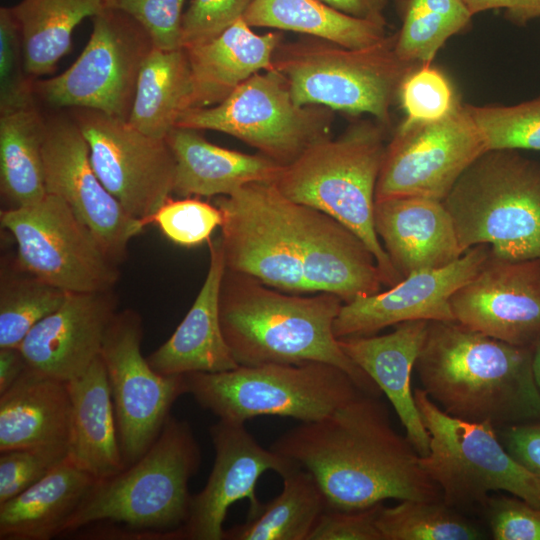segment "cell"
<instances>
[{
    "instance_id": "6da1fadb",
    "label": "cell",
    "mask_w": 540,
    "mask_h": 540,
    "mask_svg": "<svg viewBox=\"0 0 540 540\" xmlns=\"http://www.w3.org/2000/svg\"><path fill=\"white\" fill-rule=\"evenodd\" d=\"M270 448L312 474L329 508L442 500L413 445L393 428L380 396L362 392L322 419L301 422Z\"/></svg>"
},
{
    "instance_id": "7a4b0ae2",
    "label": "cell",
    "mask_w": 540,
    "mask_h": 540,
    "mask_svg": "<svg viewBox=\"0 0 540 540\" xmlns=\"http://www.w3.org/2000/svg\"><path fill=\"white\" fill-rule=\"evenodd\" d=\"M534 350L456 320L429 321L415 368L423 389L446 413L502 428L540 419Z\"/></svg>"
},
{
    "instance_id": "3957f363",
    "label": "cell",
    "mask_w": 540,
    "mask_h": 540,
    "mask_svg": "<svg viewBox=\"0 0 540 540\" xmlns=\"http://www.w3.org/2000/svg\"><path fill=\"white\" fill-rule=\"evenodd\" d=\"M342 305L333 293L285 292L228 269L219 294L222 333L239 365L328 363L348 373L362 391L381 396L377 384L343 352L334 335Z\"/></svg>"
},
{
    "instance_id": "277c9868",
    "label": "cell",
    "mask_w": 540,
    "mask_h": 540,
    "mask_svg": "<svg viewBox=\"0 0 540 540\" xmlns=\"http://www.w3.org/2000/svg\"><path fill=\"white\" fill-rule=\"evenodd\" d=\"M201 452L191 426L172 415L136 462L97 481L67 522L62 535L81 532L89 539L176 540L188 519V483Z\"/></svg>"
},
{
    "instance_id": "5b68a950",
    "label": "cell",
    "mask_w": 540,
    "mask_h": 540,
    "mask_svg": "<svg viewBox=\"0 0 540 540\" xmlns=\"http://www.w3.org/2000/svg\"><path fill=\"white\" fill-rule=\"evenodd\" d=\"M386 129L374 119L359 120L338 137L310 145L272 183L288 199L332 216L360 237L384 286L391 287L403 278L377 236L373 217Z\"/></svg>"
},
{
    "instance_id": "8992f818",
    "label": "cell",
    "mask_w": 540,
    "mask_h": 540,
    "mask_svg": "<svg viewBox=\"0 0 540 540\" xmlns=\"http://www.w3.org/2000/svg\"><path fill=\"white\" fill-rule=\"evenodd\" d=\"M464 252L486 244L505 260L540 258V164L519 150H488L443 200Z\"/></svg>"
},
{
    "instance_id": "52a82bcc",
    "label": "cell",
    "mask_w": 540,
    "mask_h": 540,
    "mask_svg": "<svg viewBox=\"0 0 540 540\" xmlns=\"http://www.w3.org/2000/svg\"><path fill=\"white\" fill-rule=\"evenodd\" d=\"M395 40L393 34L368 47L347 48L304 36L281 42L273 65L297 104L368 114L388 128L403 79L420 65L403 61L395 51Z\"/></svg>"
},
{
    "instance_id": "ba28073f",
    "label": "cell",
    "mask_w": 540,
    "mask_h": 540,
    "mask_svg": "<svg viewBox=\"0 0 540 540\" xmlns=\"http://www.w3.org/2000/svg\"><path fill=\"white\" fill-rule=\"evenodd\" d=\"M185 376L200 407L238 424L259 416L316 421L364 392L344 370L323 362L239 365Z\"/></svg>"
},
{
    "instance_id": "9c48e42d",
    "label": "cell",
    "mask_w": 540,
    "mask_h": 540,
    "mask_svg": "<svg viewBox=\"0 0 540 540\" xmlns=\"http://www.w3.org/2000/svg\"><path fill=\"white\" fill-rule=\"evenodd\" d=\"M413 393L429 434V453L419 462L446 505L483 512L492 492L505 491L540 508V480L509 454L496 427L449 415L424 389Z\"/></svg>"
},
{
    "instance_id": "30bf717a",
    "label": "cell",
    "mask_w": 540,
    "mask_h": 540,
    "mask_svg": "<svg viewBox=\"0 0 540 540\" xmlns=\"http://www.w3.org/2000/svg\"><path fill=\"white\" fill-rule=\"evenodd\" d=\"M334 111L299 105L275 70L256 73L218 104L191 108L177 126L231 135L281 166L330 136Z\"/></svg>"
},
{
    "instance_id": "8fae6325",
    "label": "cell",
    "mask_w": 540,
    "mask_h": 540,
    "mask_svg": "<svg viewBox=\"0 0 540 540\" xmlns=\"http://www.w3.org/2000/svg\"><path fill=\"white\" fill-rule=\"evenodd\" d=\"M1 228L16 242L17 264L68 293L113 290L120 273L89 228L60 197L0 212Z\"/></svg>"
},
{
    "instance_id": "7c38bea8",
    "label": "cell",
    "mask_w": 540,
    "mask_h": 540,
    "mask_svg": "<svg viewBox=\"0 0 540 540\" xmlns=\"http://www.w3.org/2000/svg\"><path fill=\"white\" fill-rule=\"evenodd\" d=\"M92 19L90 38L63 73L34 82L35 97L55 109H91L128 121L142 64L154 47L129 15L106 9Z\"/></svg>"
},
{
    "instance_id": "4fadbf2b",
    "label": "cell",
    "mask_w": 540,
    "mask_h": 540,
    "mask_svg": "<svg viewBox=\"0 0 540 540\" xmlns=\"http://www.w3.org/2000/svg\"><path fill=\"white\" fill-rule=\"evenodd\" d=\"M486 151L483 135L461 101L437 121L403 120L386 145L375 201L410 196L443 201Z\"/></svg>"
},
{
    "instance_id": "5bb4252c",
    "label": "cell",
    "mask_w": 540,
    "mask_h": 540,
    "mask_svg": "<svg viewBox=\"0 0 540 540\" xmlns=\"http://www.w3.org/2000/svg\"><path fill=\"white\" fill-rule=\"evenodd\" d=\"M143 324L132 309L118 311L100 356L110 385L125 466L142 457L159 436L175 401L188 393L185 375H164L142 355Z\"/></svg>"
},
{
    "instance_id": "9a60e30c",
    "label": "cell",
    "mask_w": 540,
    "mask_h": 540,
    "mask_svg": "<svg viewBox=\"0 0 540 540\" xmlns=\"http://www.w3.org/2000/svg\"><path fill=\"white\" fill-rule=\"evenodd\" d=\"M285 203L272 182L250 183L216 197L214 204L223 217L220 236L226 269L281 291L309 293Z\"/></svg>"
},
{
    "instance_id": "2e32d148",
    "label": "cell",
    "mask_w": 540,
    "mask_h": 540,
    "mask_svg": "<svg viewBox=\"0 0 540 540\" xmlns=\"http://www.w3.org/2000/svg\"><path fill=\"white\" fill-rule=\"evenodd\" d=\"M68 112L89 145L90 160L102 184L130 216L151 224L174 189L175 159L166 140L100 111L76 108Z\"/></svg>"
},
{
    "instance_id": "e0dca14e",
    "label": "cell",
    "mask_w": 540,
    "mask_h": 540,
    "mask_svg": "<svg viewBox=\"0 0 540 540\" xmlns=\"http://www.w3.org/2000/svg\"><path fill=\"white\" fill-rule=\"evenodd\" d=\"M43 162L47 193L62 198L106 255L117 265L123 263L130 241L146 225L130 216L102 184L89 145L69 112L46 117Z\"/></svg>"
},
{
    "instance_id": "ac0fdd59",
    "label": "cell",
    "mask_w": 540,
    "mask_h": 540,
    "mask_svg": "<svg viewBox=\"0 0 540 540\" xmlns=\"http://www.w3.org/2000/svg\"><path fill=\"white\" fill-rule=\"evenodd\" d=\"M209 434L215 460L205 487L192 495L189 516L176 540H223V523L229 507L248 499L247 519L259 514L263 503L256 484L268 470L284 475L296 466L285 456L262 447L244 424L218 420Z\"/></svg>"
},
{
    "instance_id": "d6986e66",
    "label": "cell",
    "mask_w": 540,
    "mask_h": 540,
    "mask_svg": "<svg viewBox=\"0 0 540 540\" xmlns=\"http://www.w3.org/2000/svg\"><path fill=\"white\" fill-rule=\"evenodd\" d=\"M455 320L511 345H540V258L492 255L450 299Z\"/></svg>"
},
{
    "instance_id": "ffe728a7",
    "label": "cell",
    "mask_w": 540,
    "mask_h": 540,
    "mask_svg": "<svg viewBox=\"0 0 540 540\" xmlns=\"http://www.w3.org/2000/svg\"><path fill=\"white\" fill-rule=\"evenodd\" d=\"M490 256V246L480 244L447 266L412 273L386 291L343 303L333 323L335 337L370 336L412 320H455L452 295L480 271Z\"/></svg>"
},
{
    "instance_id": "44dd1931",
    "label": "cell",
    "mask_w": 540,
    "mask_h": 540,
    "mask_svg": "<svg viewBox=\"0 0 540 540\" xmlns=\"http://www.w3.org/2000/svg\"><path fill=\"white\" fill-rule=\"evenodd\" d=\"M285 208L309 293L329 292L349 303L381 291L380 269L360 237L332 216L287 197Z\"/></svg>"
},
{
    "instance_id": "7402d4cb",
    "label": "cell",
    "mask_w": 540,
    "mask_h": 540,
    "mask_svg": "<svg viewBox=\"0 0 540 540\" xmlns=\"http://www.w3.org/2000/svg\"><path fill=\"white\" fill-rule=\"evenodd\" d=\"M117 307L114 289L68 293L62 305L37 323L19 346L28 367L66 382L82 374L100 356Z\"/></svg>"
},
{
    "instance_id": "603a6c76",
    "label": "cell",
    "mask_w": 540,
    "mask_h": 540,
    "mask_svg": "<svg viewBox=\"0 0 540 540\" xmlns=\"http://www.w3.org/2000/svg\"><path fill=\"white\" fill-rule=\"evenodd\" d=\"M374 228L402 278L458 260L461 248L443 201L395 197L375 201Z\"/></svg>"
},
{
    "instance_id": "cb8c5ba5",
    "label": "cell",
    "mask_w": 540,
    "mask_h": 540,
    "mask_svg": "<svg viewBox=\"0 0 540 540\" xmlns=\"http://www.w3.org/2000/svg\"><path fill=\"white\" fill-rule=\"evenodd\" d=\"M207 243L209 267L197 297L170 338L147 357L161 374L214 373L239 366L220 324L219 294L226 269L221 236Z\"/></svg>"
},
{
    "instance_id": "d4e9b609",
    "label": "cell",
    "mask_w": 540,
    "mask_h": 540,
    "mask_svg": "<svg viewBox=\"0 0 540 540\" xmlns=\"http://www.w3.org/2000/svg\"><path fill=\"white\" fill-rule=\"evenodd\" d=\"M429 321L412 320L395 325L381 336L338 339L343 352L361 368L391 402L419 456L429 453V434L411 390V372L423 346Z\"/></svg>"
},
{
    "instance_id": "484cf974",
    "label": "cell",
    "mask_w": 540,
    "mask_h": 540,
    "mask_svg": "<svg viewBox=\"0 0 540 540\" xmlns=\"http://www.w3.org/2000/svg\"><path fill=\"white\" fill-rule=\"evenodd\" d=\"M175 159L173 194L218 197L256 182H274L284 166L257 153L231 150L208 141L200 131L174 127L165 137Z\"/></svg>"
},
{
    "instance_id": "4316f807",
    "label": "cell",
    "mask_w": 540,
    "mask_h": 540,
    "mask_svg": "<svg viewBox=\"0 0 540 540\" xmlns=\"http://www.w3.org/2000/svg\"><path fill=\"white\" fill-rule=\"evenodd\" d=\"M279 31L258 34L243 18L218 35L187 47L194 83V108L220 103L247 79L274 69Z\"/></svg>"
},
{
    "instance_id": "83f0119b",
    "label": "cell",
    "mask_w": 540,
    "mask_h": 540,
    "mask_svg": "<svg viewBox=\"0 0 540 540\" xmlns=\"http://www.w3.org/2000/svg\"><path fill=\"white\" fill-rule=\"evenodd\" d=\"M67 385L71 399L69 457L98 481L119 473L126 466L101 356Z\"/></svg>"
},
{
    "instance_id": "f1b7e54d",
    "label": "cell",
    "mask_w": 540,
    "mask_h": 540,
    "mask_svg": "<svg viewBox=\"0 0 540 540\" xmlns=\"http://www.w3.org/2000/svg\"><path fill=\"white\" fill-rule=\"evenodd\" d=\"M71 399L66 381L29 367L0 394V452L68 445Z\"/></svg>"
},
{
    "instance_id": "f546056e",
    "label": "cell",
    "mask_w": 540,
    "mask_h": 540,
    "mask_svg": "<svg viewBox=\"0 0 540 540\" xmlns=\"http://www.w3.org/2000/svg\"><path fill=\"white\" fill-rule=\"evenodd\" d=\"M97 481L68 455L40 481L0 503V540H49L62 535Z\"/></svg>"
},
{
    "instance_id": "4dcf8cb0",
    "label": "cell",
    "mask_w": 540,
    "mask_h": 540,
    "mask_svg": "<svg viewBox=\"0 0 540 540\" xmlns=\"http://www.w3.org/2000/svg\"><path fill=\"white\" fill-rule=\"evenodd\" d=\"M191 108L194 83L185 49L153 47L140 69L128 122L148 136L165 139Z\"/></svg>"
},
{
    "instance_id": "1f68e13d",
    "label": "cell",
    "mask_w": 540,
    "mask_h": 540,
    "mask_svg": "<svg viewBox=\"0 0 540 540\" xmlns=\"http://www.w3.org/2000/svg\"><path fill=\"white\" fill-rule=\"evenodd\" d=\"M46 116L36 105L0 114V192L5 208H20L46 194L43 143Z\"/></svg>"
},
{
    "instance_id": "d6a6232c",
    "label": "cell",
    "mask_w": 540,
    "mask_h": 540,
    "mask_svg": "<svg viewBox=\"0 0 540 540\" xmlns=\"http://www.w3.org/2000/svg\"><path fill=\"white\" fill-rule=\"evenodd\" d=\"M32 78L51 73L71 49L74 29L107 8V0H22L10 7Z\"/></svg>"
},
{
    "instance_id": "836d02e7",
    "label": "cell",
    "mask_w": 540,
    "mask_h": 540,
    "mask_svg": "<svg viewBox=\"0 0 540 540\" xmlns=\"http://www.w3.org/2000/svg\"><path fill=\"white\" fill-rule=\"evenodd\" d=\"M253 27L292 31L347 48H363L382 41L386 24L343 14L320 0H253L243 16Z\"/></svg>"
},
{
    "instance_id": "e575fe53",
    "label": "cell",
    "mask_w": 540,
    "mask_h": 540,
    "mask_svg": "<svg viewBox=\"0 0 540 540\" xmlns=\"http://www.w3.org/2000/svg\"><path fill=\"white\" fill-rule=\"evenodd\" d=\"M281 493L245 523L225 530L223 540H308L327 502L307 470L295 466L281 476Z\"/></svg>"
},
{
    "instance_id": "d590c367",
    "label": "cell",
    "mask_w": 540,
    "mask_h": 540,
    "mask_svg": "<svg viewBox=\"0 0 540 540\" xmlns=\"http://www.w3.org/2000/svg\"><path fill=\"white\" fill-rule=\"evenodd\" d=\"M398 11L402 24L395 51L412 64H431L445 42L473 17L461 0H399Z\"/></svg>"
},
{
    "instance_id": "8d00e7d4",
    "label": "cell",
    "mask_w": 540,
    "mask_h": 540,
    "mask_svg": "<svg viewBox=\"0 0 540 540\" xmlns=\"http://www.w3.org/2000/svg\"><path fill=\"white\" fill-rule=\"evenodd\" d=\"M68 292L13 263H2L0 279V348L19 347L29 331L58 309Z\"/></svg>"
},
{
    "instance_id": "74e56055",
    "label": "cell",
    "mask_w": 540,
    "mask_h": 540,
    "mask_svg": "<svg viewBox=\"0 0 540 540\" xmlns=\"http://www.w3.org/2000/svg\"><path fill=\"white\" fill-rule=\"evenodd\" d=\"M377 527L383 540H478L481 529L462 512L443 500H402L393 507H380Z\"/></svg>"
},
{
    "instance_id": "f35d334b",
    "label": "cell",
    "mask_w": 540,
    "mask_h": 540,
    "mask_svg": "<svg viewBox=\"0 0 540 540\" xmlns=\"http://www.w3.org/2000/svg\"><path fill=\"white\" fill-rule=\"evenodd\" d=\"M465 105L488 150L540 151V97L515 105Z\"/></svg>"
},
{
    "instance_id": "ab89813d",
    "label": "cell",
    "mask_w": 540,
    "mask_h": 540,
    "mask_svg": "<svg viewBox=\"0 0 540 540\" xmlns=\"http://www.w3.org/2000/svg\"><path fill=\"white\" fill-rule=\"evenodd\" d=\"M397 98L408 122L440 120L460 102L448 77L432 63L413 68L403 79Z\"/></svg>"
},
{
    "instance_id": "60d3db41",
    "label": "cell",
    "mask_w": 540,
    "mask_h": 540,
    "mask_svg": "<svg viewBox=\"0 0 540 540\" xmlns=\"http://www.w3.org/2000/svg\"><path fill=\"white\" fill-rule=\"evenodd\" d=\"M34 82L26 71L18 23L10 7H1L0 114L36 105Z\"/></svg>"
},
{
    "instance_id": "b9f144b4",
    "label": "cell",
    "mask_w": 540,
    "mask_h": 540,
    "mask_svg": "<svg viewBox=\"0 0 540 540\" xmlns=\"http://www.w3.org/2000/svg\"><path fill=\"white\" fill-rule=\"evenodd\" d=\"M222 220L215 204L194 197H170L152 216L151 224L174 244L190 248L208 242Z\"/></svg>"
},
{
    "instance_id": "7bdbcfd3",
    "label": "cell",
    "mask_w": 540,
    "mask_h": 540,
    "mask_svg": "<svg viewBox=\"0 0 540 540\" xmlns=\"http://www.w3.org/2000/svg\"><path fill=\"white\" fill-rule=\"evenodd\" d=\"M68 456V445L14 449L0 455V503L25 491Z\"/></svg>"
},
{
    "instance_id": "ee69618b",
    "label": "cell",
    "mask_w": 540,
    "mask_h": 540,
    "mask_svg": "<svg viewBox=\"0 0 540 540\" xmlns=\"http://www.w3.org/2000/svg\"><path fill=\"white\" fill-rule=\"evenodd\" d=\"M185 0H107V8L133 18L150 36L154 47H182V18Z\"/></svg>"
},
{
    "instance_id": "f6af8a7d",
    "label": "cell",
    "mask_w": 540,
    "mask_h": 540,
    "mask_svg": "<svg viewBox=\"0 0 540 540\" xmlns=\"http://www.w3.org/2000/svg\"><path fill=\"white\" fill-rule=\"evenodd\" d=\"M496 540H540V508L512 495H490L483 510Z\"/></svg>"
},
{
    "instance_id": "bcb514c9",
    "label": "cell",
    "mask_w": 540,
    "mask_h": 540,
    "mask_svg": "<svg viewBox=\"0 0 540 540\" xmlns=\"http://www.w3.org/2000/svg\"><path fill=\"white\" fill-rule=\"evenodd\" d=\"M253 0H192L182 18V47L206 41L243 18Z\"/></svg>"
},
{
    "instance_id": "7dc6e473",
    "label": "cell",
    "mask_w": 540,
    "mask_h": 540,
    "mask_svg": "<svg viewBox=\"0 0 540 540\" xmlns=\"http://www.w3.org/2000/svg\"><path fill=\"white\" fill-rule=\"evenodd\" d=\"M381 505L360 510L326 507L308 540H383L376 524Z\"/></svg>"
},
{
    "instance_id": "c3c4849f",
    "label": "cell",
    "mask_w": 540,
    "mask_h": 540,
    "mask_svg": "<svg viewBox=\"0 0 540 540\" xmlns=\"http://www.w3.org/2000/svg\"><path fill=\"white\" fill-rule=\"evenodd\" d=\"M496 429L509 454L540 480V419Z\"/></svg>"
},
{
    "instance_id": "681fc988",
    "label": "cell",
    "mask_w": 540,
    "mask_h": 540,
    "mask_svg": "<svg viewBox=\"0 0 540 540\" xmlns=\"http://www.w3.org/2000/svg\"><path fill=\"white\" fill-rule=\"evenodd\" d=\"M469 12L477 13L491 9H503L506 17L518 26L540 18V0H461Z\"/></svg>"
},
{
    "instance_id": "f907efd6",
    "label": "cell",
    "mask_w": 540,
    "mask_h": 540,
    "mask_svg": "<svg viewBox=\"0 0 540 540\" xmlns=\"http://www.w3.org/2000/svg\"><path fill=\"white\" fill-rule=\"evenodd\" d=\"M335 10L358 18L386 24L384 10L388 0H320Z\"/></svg>"
},
{
    "instance_id": "816d5d0a",
    "label": "cell",
    "mask_w": 540,
    "mask_h": 540,
    "mask_svg": "<svg viewBox=\"0 0 540 540\" xmlns=\"http://www.w3.org/2000/svg\"><path fill=\"white\" fill-rule=\"evenodd\" d=\"M27 368V362L19 347L0 348V394L6 392Z\"/></svg>"
},
{
    "instance_id": "f5cc1de1",
    "label": "cell",
    "mask_w": 540,
    "mask_h": 540,
    "mask_svg": "<svg viewBox=\"0 0 540 540\" xmlns=\"http://www.w3.org/2000/svg\"><path fill=\"white\" fill-rule=\"evenodd\" d=\"M533 372L537 387L540 391V345L534 350Z\"/></svg>"
}]
</instances>
